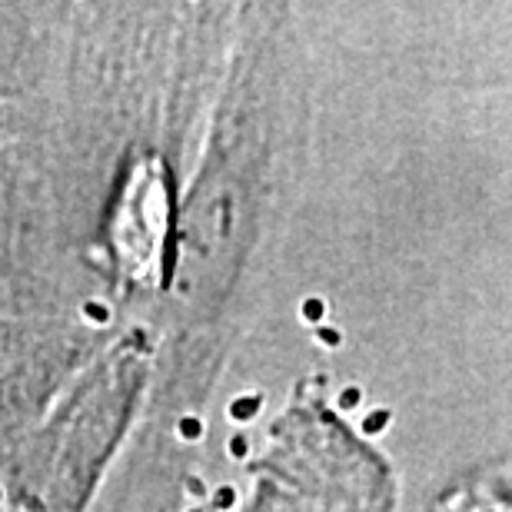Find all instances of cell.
I'll use <instances>...</instances> for the list:
<instances>
[{"mask_svg":"<svg viewBox=\"0 0 512 512\" xmlns=\"http://www.w3.org/2000/svg\"><path fill=\"white\" fill-rule=\"evenodd\" d=\"M260 409V396H250V399H237V403L230 406V416L240 419V423H247V419H253V413Z\"/></svg>","mask_w":512,"mask_h":512,"instance_id":"cell-1","label":"cell"},{"mask_svg":"<svg viewBox=\"0 0 512 512\" xmlns=\"http://www.w3.org/2000/svg\"><path fill=\"white\" fill-rule=\"evenodd\" d=\"M323 316H326V303H323V300H306V303H303V320L320 323Z\"/></svg>","mask_w":512,"mask_h":512,"instance_id":"cell-2","label":"cell"},{"mask_svg":"<svg viewBox=\"0 0 512 512\" xmlns=\"http://www.w3.org/2000/svg\"><path fill=\"white\" fill-rule=\"evenodd\" d=\"M203 436V423H200V419H183V423H180V439H187V443H193V439H200Z\"/></svg>","mask_w":512,"mask_h":512,"instance_id":"cell-3","label":"cell"},{"mask_svg":"<svg viewBox=\"0 0 512 512\" xmlns=\"http://www.w3.org/2000/svg\"><path fill=\"white\" fill-rule=\"evenodd\" d=\"M386 423H389V413H386V409H376L373 416L363 419V433H380Z\"/></svg>","mask_w":512,"mask_h":512,"instance_id":"cell-4","label":"cell"},{"mask_svg":"<svg viewBox=\"0 0 512 512\" xmlns=\"http://www.w3.org/2000/svg\"><path fill=\"white\" fill-rule=\"evenodd\" d=\"M316 340H320L323 346H340L343 343V333H336L333 326H320V330H316Z\"/></svg>","mask_w":512,"mask_h":512,"instance_id":"cell-5","label":"cell"},{"mask_svg":"<svg viewBox=\"0 0 512 512\" xmlns=\"http://www.w3.org/2000/svg\"><path fill=\"white\" fill-rule=\"evenodd\" d=\"M84 313H87V320H94V323H107V310H104V306L87 303V306H84Z\"/></svg>","mask_w":512,"mask_h":512,"instance_id":"cell-6","label":"cell"},{"mask_svg":"<svg viewBox=\"0 0 512 512\" xmlns=\"http://www.w3.org/2000/svg\"><path fill=\"white\" fill-rule=\"evenodd\" d=\"M356 403H360V389L350 386V389H346V393L340 396V406H343V409H353Z\"/></svg>","mask_w":512,"mask_h":512,"instance_id":"cell-7","label":"cell"},{"mask_svg":"<svg viewBox=\"0 0 512 512\" xmlns=\"http://www.w3.org/2000/svg\"><path fill=\"white\" fill-rule=\"evenodd\" d=\"M247 449H250V446H247V436H233V439H230V453H233V456H247Z\"/></svg>","mask_w":512,"mask_h":512,"instance_id":"cell-8","label":"cell"},{"mask_svg":"<svg viewBox=\"0 0 512 512\" xmlns=\"http://www.w3.org/2000/svg\"><path fill=\"white\" fill-rule=\"evenodd\" d=\"M233 499H237V493H233L230 486H227V489H220V496H217V506H220V509H227V506L233 503Z\"/></svg>","mask_w":512,"mask_h":512,"instance_id":"cell-9","label":"cell"},{"mask_svg":"<svg viewBox=\"0 0 512 512\" xmlns=\"http://www.w3.org/2000/svg\"><path fill=\"white\" fill-rule=\"evenodd\" d=\"M190 493L193 496H203V483H200V479H190Z\"/></svg>","mask_w":512,"mask_h":512,"instance_id":"cell-10","label":"cell"},{"mask_svg":"<svg viewBox=\"0 0 512 512\" xmlns=\"http://www.w3.org/2000/svg\"><path fill=\"white\" fill-rule=\"evenodd\" d=\"M190 512H203V509H190Z\"/></svg>","mask_w":512,"mask_h":512,"instance_id":"cell-11","label":"cell"}]
</instances>
